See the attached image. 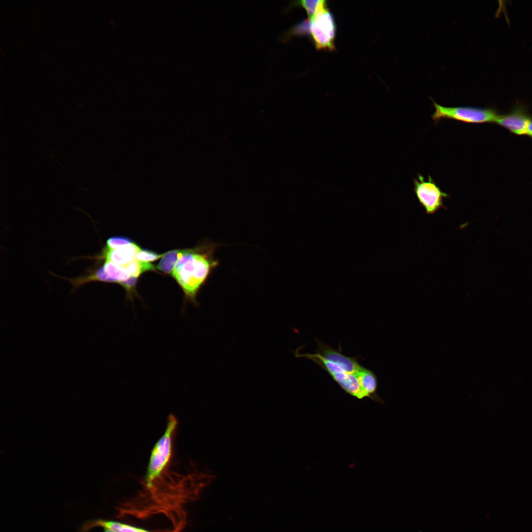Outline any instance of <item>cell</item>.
<instances>
[{"label": "cell", "instance_id": "cell-16", "mask_svg": "<svg viewBox=\"0 0 532 532\" xmlns=\"http://www.w3.org/2000/svg\"><path fill=\"white\" fill-rule=\"evenodd\" d=\"M163 255V254H159L150 250L140 249L136 255L135 259L138 261L148 262L157 260Z\"/></svg>", "mask_w": 532, "mask_h": 532}, {"label": "cell", "instance_id": "cell-4", "mask_svg": "<svg viewBox=\"0 0 532 532\" xmlns=\"http://www.w3.org/2000/svg\"><path fill=\"white\" fill-rule=\"evenodd\" d=\"M309 20L308 35L317 50L335 49L336 25L333 14L322 0L314 16Z\"/></svg>", "mask_w": 532, "mask_h": 532}, {"label": "cell", "instance_id": "cell-5", "mask_svg": "<svg viewBox=\"0 0 532 532\" xmlns=\"http://www.w3.org/2000/svg\"><path fill=\"white\" fill-rule=\"evenodd\" d=\"M435 108L432 118L437 123L441 119H451L470 124L496 122L499 115L493 109L472 106L446 107L432 98Z\"/></svg>", "mask_w": 532, "mask_h": 532}, {"label": "cell", "instance_id": "cell-6", "mask_svg": "<svg viewBox=\"0 0 532 532\" xmlns=\"http://www.w3.org/2000/svg\"><path fill=\"white\" fill-rule=\"evenodd\" d=\"M418 177L414 180V191L420 204L424 208L426 213L433 214L443 207V200L449 197L442 191L430 175L428 180L418 173Z\"/></svg>", "mask_w": 532, "mask_h": 532}, {"label": "cell", "instance_id": "cell-18", "mask_svg": "<svg viewBox=\"0 0 532 532\" xmlns=\"http://www.w3.org/2000/svg\"><path fill=\"white\" fill-rule=\"evenodd\" d=\"M104 528V532H114V531H112V530H110L109 529H107V528Z\"/></svg>", "mask_w": 532, "mask_h": 532}, {"label": "cell", "instance_id": "cell-14", "mask_svg": "<svg viewBox=\"0 0 532 532\" xmlns=\"http://www.w3.org/2000/svg\"><path fill=\"white\" fill-rule=\"evenodd\" d=\"M322 1V0H303L291 1L290 5L284 9V11L287 12L289 9L296 6H300L307 12L308 18H311L316 13Z\"/></svg>", "mask_w": 532, "mask_h": 532}, {"label": "cell", "instance_id": "cell-9", "mask_svg": "<svg viewBox=\"0 0 532 532\" xmlns=\"http://www.w3.org/2000/svg\"><path fill=\"white\" fill-rule=\"evenodd\" d=\"M531 121L526 116L519 113L499 115L496 122L517 134H527V129Z\"/></svg>", "mask_w": 532, "mask_h": 532}, {"label": "cell", "instance_id": "cell-7", "mask_svg": "<svg viewBox=\"0 0 532 532\" xmlns=\"http://www.w3.org/2000/svg\"><path fill=\"white\" fill-rule=\"evenodd\" d=\"M318 345L317 353L324 358L338 364L344 370L351 373H357L364 367L361 366L356 357H348L336 350L329 345L316 340Z\"/></svg>", "mask_w": 532, "mask_h": 532}, {"label": "cell", "instance_id": "cell-10", "mask_svg": "<svg viewBox=\"0 0 532 532\" xmlns=\"http://www.w3.org/2000/svg\"><path fill=\"white\" fill-rule=\"evenodd\" d=\"M100 268L104 273L106 282H115L120 284L131 276L124 266L111 262L105 261Z\"/></svg>", "mask_w": 532, "mask_h": 532}, {"label": "cell", "instance_id": "cell-12", "mask_svg": "<svg viewBox=\"0 0 532 532\" xmlns=\"http://www.w3.org/2000/svg\"><path fill=\"white\" fill-rule=\"evenodd\" d=\"M95 525L109 529L115 532H151L144 529L113 521L99 520Z\"/></svg>", "mask_w": 532, "mask_h": 532}, {"label": "cell", "instance_id": "cell-15", "mask_svg": "<svg viewBox=\"0 0 532 532\" xmlns=\"http://www.w3.org/2000/svg\"><path fill=\"white\" fill-rule=\"evenodd\" d=\"M132 243L133 241L126 237H112L107 240L106 246L110 249H117Z\"/></svg>", "mask_w": 532, "mask_h": 532}, {"label": "cell", "instance_id": "cell-11", "mask_svg": "<svg viewBox=\"0 0 532 532\" xmlns=\"http://www.w3.org/2000/svg\"><path fill=\"white\" fill-rule=\"evenodd\" d=\"M181 252V250H174L163 254L157 268L164 273H172Z\"/></svg>", "mask_w": 532, "mask_h": 532}, {"label": "cell", "instance_id": "cell-1", "mask_svg": "<svg viewBox=\"0 0 532 532\" xmlns=\"http://www.w3.org/2000/svg\"><path fill=\"white\" fill-rule=\"evenodd\" d=\"M219 246L208 241L193 249L181 250L172 274L182 288L186 301L198 304V293L219 265V260L214 256Z\"/></svg>", "mask_w": 532, "mask_h": 532}, {"label": "cell", "instance_id": "cell-17", "mask_svg": "<svg viewBox=\"0 0 532 532\" xmlns=\"http://www.w3.org/2000/svg\"><path fill=\"white\" fill-rule=\"evenodd\" d=\"M527 134L532 136V122H531L527 129Z\"/></svg>", "mask_w": 532, "mask_h": 532}, {"label": "cell", "instance_id": "cell-13", "mask_svg": "<svg viewBox=\"0 0 532 532\" xmlns=\"http://www.w3.org/2000/svg\"><path fill=\"white\" fill-rule=\"evenodd\" d=\"M124 266L131 276L138 277L142 273L155 270L154 266L148 262L136 260L135 258Z\"/></svg>", "mask_w": 532, "mask_h": 532}, {"label": "cell", "instance_id": "cell-2", "mask_svg": "<svg viewBox=\"0 0 532 532\" xmlns=\"http://www.w3.org/2000/svg\"><path fill=\"white\" fill-rule=\"evenodd\" d=\"M177 424V418L170 415L165 432L151 451L144 480L147 488L170 469Z\"/></svg>", "mask_w": 532, "mask_h": 532}, {"label": "cell", "instance_id": "cell-3", "mask_svg": "<svg viewBox=\"0 0 532 532\" xmlns=\"http://www.w3.org/2000/svg\"><path fill=\"white\" fill-rule=\"evenodd\" d=\"M297 357L307 358L314 362L325 370L347 394L357 398L363 399L367 398L362 383V377L366 367L359 372L351 373L344 370L338 364L329 361L318 353L301 354L297 351Z\"/></svg>", "mask_w": 532, "mask_h": 532}, {"label": "cell", "instance_id": "cell-8", "mask_svg": "<svg viewBox=\"0 0 532 532\" xmlns=\"http://www.w3.org/2000/svg\"><path fill=\"white\" fill-rule=\"evenodd\" d=\"M140 250L139 247L133 242L117 249H110L105 246L101 255L96 258H104L106 261L124 266L135 258Z\"/></svg>", "mask_w": 532, "mask_h": 532}]
</instances>
